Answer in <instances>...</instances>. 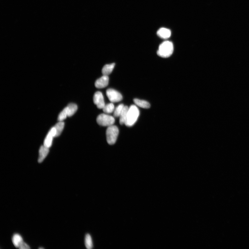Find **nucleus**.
Returning <instances> with one entry per match:
<instances>
[{
    "mask_svg": "<svg viewBox=\"0 0 249 249\" xmlns=\"http://www.w3.org/2000/svg\"><path fill=\"white\" fill-rule=\"evenodd\" d=\"M173 50L172 43L169 41H166L160 45L157 54L162 58H167L172 55Z\"/></svg>",
    "mask_w": 249,
    "mask_h": 249,
    "instance_id": "obj_1",
    "label": "nucleus"
},
{
    "mask_svg": "<svg viewBox=\"0 0 249 249\" xmlns=\"http://www.w3.org/2000/svg\"><path fill=\"white\" fill-rule=\"evenodd\" d=\"M140 115V111L138 107L135 105L130 106L128 111L127 118L125 125L128 127H131L136 122Z\"/></svg>",
    "mask_w": 249,
    "mask_h": 249,
    "instance_id": "obj_2",
    "label": "nucleus"
},
{
    "mask_svg": "<svg viewBox=\"0 0 249 249\" xmlns=\"http://www.w3.org/2000/svg\"><path fill=\"white\" fill-rule=\"evenodd\" d=\"M119 134V129L116 126L112 125L107 128L106 131V139L109 145L115 144Z\"/></svg>",
    "mask_w": 249,
    "mask_h": 249,
    "instance_id": "obj_3",
    "label": "nucleus"
},
{
    "mask_svg": "<svg viewBox=\"0 0 249 249\" xmlns=\"http://www.w3.org/2000/svg\"><path fill=\"white\" fill-rule=\"evenodd\" d=\"M96 120L98 124L103 126H111L113 125L115 122V118L113 116L105 113L98 116Z\"/></svg>",
    "mask_w": 249,
    "mask_h": 249,
    "instance_id": "obj_4",
    "label": "nucleus"
},
{
    "mask_svg": "<svg viewBox=\"0 0 249 249\" xmlns=\"http://www.w3.org/2000/svg\"><path fill=\"white\" fill-rule=\"evenodd\" d=\"M106 95L111 102H120L123 99L122 95L118 91L112 89H109L106 91Z\"/></svg>",
    "mask_w": 249,
    "mask_h": 249,
    "instance_id": "obj_5",
    "label": "nucleus"
},
{
    "mask_svg": "<svg viewBox=\"0 0 249 249\" xmlns=\"http://www.w3.org/2000/svg\"><path fill=\"white\" fill-rule=\"evenodd\" d=\"M93 101L97 108L102 109L105 106L104 97L102 93L100 91H97L93 96Z\"/></svg>",
    "mask_w": 249,
    "mask_h": 249,
    "instance_id": "obj_6",
    "label": "nucleus"
},
{
    "mask_svg": "<svg viewBox=\"0 0 249 249\" xmlns=\"http://www.w3.org/2000/svg\"><path fill=\"white\" fill-rule=\"evenodd\" d=\"M56 131L54 127H52L48 133L45 139L44 145L48 148L51 147L54 137H56Z\"/></svg>",
    "mask_w": 249,
    "mask_h": 249,
    "instance_id": "obj_7",
    "label": "nucleus"
},
{
    "mask_svg": "<svg viewBox=\"0 0 249 249\" xmlns=\"http://www.w3.org/2000/svg\"><path fill=\"white\" fill-rule=\"evenodd\" d=\"M109 81V78L108 76L103 75L96 81L95 83V86L97 88H104L108 86Z\"/></svg>",
    "mask_w": 249,
    "mask_h": 249,
    "instance_id": "obj_8",
    "label": "nucleus"
},
{
    "mask_svg": "<svg viewBox=\"0 0 249 249\" xmlns=\"http://www.w3.org/2000/svg\"><path fill=\"white\" fill-rule=\"evenodd\" d=\"M49 151V148L43 145L41 146L39 150V156L38 159L39 163H41L47 157Z\"/></svg>",
    "mask_w": 249,
    "mask_h": 249,
    "instance_id": "obj_9",
    "label": "nucleus"
},
{
    "mask_svg": "<svg viewBox=\"0 0 249 249\" xmlns=\"http://www.w3.org/2000/svg\"><path fill=\"white\" fill-rule=\"evenodd\" d=\"M157 35L162 38L167 39L169 38L171 34V32L169 29L165 28H161L157 32Z\"/></svg>",
    "mask_w": 249,
    "mask_h": 249,
    "instance_id": "obj_10",
    "label": "nucleus"
},
{
    "mask_svg": "<svg viewBox=\"0 0 249 249\" xmlns=\"http://www.w3.org/2000/svg\"><path fill=\"white\" fill-rule=\"evenodd\" d=\"M12 242L14 245L16 247L19 248L24 242L23 241V238L20 235L16 234L13 235L12 237Z\"/></svg>",
    "mask_w": 249,
    "mask_h": 249,
    "instance_id": "obj_11",
    "label": "nucleus"
},
{
    "mask_svg": "<svg viewBox=\"0 0 249 249\" xmlns=\"http://www.w3.org/2000/svg\"><path fill=\"white\" fill-rule=\"evenodd\" d=\"M134 103L136 105L145 109H148L150 108V105L149 102L145 100L134 99L133 100Z\"/></svg>",
    "mask_w": 249,
    "mask_h": 249,
    "instance_id": "obj_12",
    "label": "nucleus"
},
{
    "mask_svg": "<svg viewBox=\"0 0 249 249\" xmlns=\"http://www.w3.org/2000/svg\"><path fill=\"white\" fill-rule=\"evenodd\" d=\"M129 108L127 106H124L120 116V123L121 125L125 124L126 122L128 111Z\"/></svg>",
    "mask_w": 249,
    "mask_h": 249,
    "instance_id": "obj_13",
    "label": "nucleus"
},
{
    "mask_svg": "<svg viewBox=\"0 0 249 249\" xmlns=\"http://www.w3.org/2000/svg\"><path fill=\"white\" fill-rule=\"evenodd\" d=\"M115 65V63H113L105 65L102 68V74L103 75L108 76L113 71Z\"/></svg>",
    "mask_w": 249,
    "mask_h": 249,
    "instance_id": "obj_14",
    "label": "nucleus"
},
{
    "mask_svg": "<svg viewBox=\"0 0 249 249\" xmlns=\"http://www.w3.org/2000/svg\"><path fill=\"white\" fill-rule=\"evenodd\" d=\"M67 107L68 117H71L76 113L77 109V107L76 104L70 103Z\"/></svg>",
    "mask_w": 249,
    "mask_h": 249,
    "instance_id": "obj_15",
    "label": "nucleus"
},
{
    "mask_svg": "<svg viewBox=\"0 0 249 249\" xmlns=\"http://www.w3.org/2000/svg\"><path fill=\"white\" fill-rule=\"evenodd\" d=\"M65 123L62 122H59L54 127L56 131V137L60 136L62 132L64 127Z\"/></svg>",
    "mask_w": 249,
    "mask_h": 249,
    "instance_id": "obj_16",
    "label": "nucleus"
},
{
    "mask_svg": "<svg viewBox=\"0 0 249 249\" xmlns=\"http://www.w3.org/2000/svg\"><path fill=\"white\" fill-rule=\"evenodd\" d=\"M103 109L104 112L107 114L112 113L115 110V106L113 103L105 105Z\"/></svg>",
    "mask_w": 249,
    "mask_h": 249,
    "instance_id": "obj_17",
    "label": "nucleus"
},
{
    "mask_svg": "<svg viewBox=\"0 0 249 249\" xmlns=\"http://www.w3.org/2000/svg\"><path fill=\"white\" fill-rule=\"evenodd\" d=\"M85 244L86 248L87 249H90L93 247L92 239L90 235L89 234L86 235L85 238Z\"/></svg>",
    "mask_w": 249,
    "mask_h": 249,
    "instance_id": "obj_18",
    "label": "nucleus"
},
{
    "mask_svg": "<svg viewBox=\"0 0 249 249\" xmlns=\"http://www.w3.org/2000/svg\"><path fill=\"white\" fill-rule=\"evenodd\" d=\"M124 106V105L123 104H120L116 107L115 109V110L114 111V116L115 117H120V114L122 113Z\"/></svg>",
    "mask_w": 249,
    "mask_h": 249,
    "instance_id": "obj_19",
    "label": "nucleus"
},
{
    "mask_svg": "<svg viewBox=\"0 0 249 249\" xmlns=\"http://www.w3.org/2000/svg\"><path fill=\"white\" fill-rule=\"evenodd\" d=\"M68 117L67 107H65L59 114L58 120L59 122H62Z\"/></svg>",
    "mask_w": 249,
    "mask_h": 249,
    "instance_id": "obj_20",
    "label": "nucleus"
},
{
    "mask_svg": "<svg viewBox=\"0 0 249 249\" xmlns=\"http://www.w3.org/2000/svg\"><path fill=\"white\" fill-rule=\"evenodd\" d=\"M43 248H41V247L39 248V249H43Z\"/></svg>",
    "mask_w": 249,
    "mask_h": 249,
    "instance_id": "obj_21",
    "label": "nucleus"
}]
</instances>
